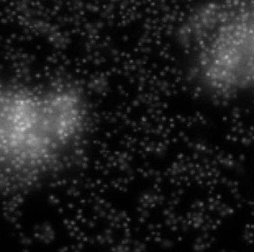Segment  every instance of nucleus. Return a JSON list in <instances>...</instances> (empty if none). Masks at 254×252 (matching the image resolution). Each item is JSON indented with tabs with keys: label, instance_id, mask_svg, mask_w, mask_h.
<instances>
[{
	"label": "nucleus",
	"instance_id": "1",
	"mask_svg": "<svg viewBox=\"0 0 254 252\" xmlns=\"http://www.w3.org/2000/svg\"><path fill=\"white\" fill-rule=\"evenodd\" d=\"M79 100L67 92H0V164L38 167L80 128Z\"/></svg>",
	"mask_w": 254,
	"mask_h": 252
},
{
	"label": "nucleus",
	"instance_id": "2",
	"mask_svg": "<svg viewBox=\"0 0 254 252\" xmlns=\"http://www.w3.org/2000/svg\"><path fill=\"white\" fill-rule=\"evenodd\" d=\"M205 79L218 89L254 85V12L220 21L217 38L203 56Z\"/></svg>",
	"mask_w": 254,
	"mask_h": 252
}]
</instances>
